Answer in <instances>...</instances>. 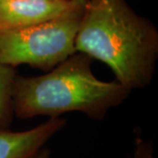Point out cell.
Masks as SVG:
<instances>
[{
    "mask_svg": "<svg viewBox=\"0 0 158 158\" xmlns=\"http://www.w3.org/2000/svg\"><path fill=\"white\" fill-rule=\"evenodd\" d=\"M76 51L107 65L129 90L150 85L158 59V30L127 0H87Z\"/></svg>",
    "mask_w": 158,
    "mask_h": 158,
    "instance_id": "1",
    "label": "cell"
},
{
    "mask_svg": "<svg viewBox=\"0 0 158 158\" xmlns=\"http://www.w3.org/2000/svg\"><path fill=\"white\" fill-rule=\"evenodd\" d=\"M91 61L77 52L44 75H17L12 96L14 114L19 118H57L63 113L79 112L92 119H103L112 108L128 98L131 90L117 80L97 78Z\"/></svg>",
    "mask_w": 158,
    "mask_h": 158,
    "instance_id": "2",
    "label": "cell"
},
{
    "mask_svg": "<svg viewBox=\"0 0 158 158\" xmlns=\"http://www.w3.org/2000/svg\"><path fill=\"white\" fill-rule=\"evenodd\" d=\"M87 0L57 17L22 29L0 33V62L48 71L77 53L76 36Z\"/></svg>",
    "mask_w": 158,
    "mask_h": 158,
    "instance_id": "3",
    "label": "cell"
},
{
    "mask_svg": "<svg viewBox=\"0 0 158 158\" xmlns=\"http://www.w3.org/2000/svg\"><path fill=\"white\" fill-rule=\"evenodd\" d=\"M82 0H0V33L57 17Z\"/></svg>",
    "mask_w": 158,
    "mask_h": 158,
    "instance_id": "4",
    "label": "cell"
},
{
    "mask_svg": "<svg viewBox=\"0 0 158 158\" xmlns=\"http://www.w3.org/2000/svg\"><path fill=\"white\" fill-rule=\"evenodd\" d=\"M65 124L64 118L57 117L21 132L0 128V158L29 157L62 130Z\"/></svg>",
    "mask_w": 158,
    "mask_h": 158,
    "instance_id": "5",
    "label": "cell"
},
{
    "mask_svg": "<svg viewBox=\"0 0 158 158\" xmlns=\"http://www.w3.org/2000/svg\"><path fill=\"white\" fill-rule=\"evenodd\" d=\"M15 68L0 62V128H8L13 117V86Z\"/></svg>",
    "mask_w": 158,
    "mask_h": 158,
    "instance_id": "6",
    "label": "cell"
},
{
    "mask_svg": "<svg viewBox=\"0 0 158 158\" xmlns=\"http://www.w3.org/2000/svg\"><path fill=\"white\" fill-rule=\"evenodd\" d=\"M135 158H156L154 156L152 143L142 140L141 137L135 139Z\"/></svg>",
    "mask_w": 158,
    "mask_h": 158,
    "instance_id": "7",
    "label": "cell"
},
{
    "mask_svg": "<svg viewBox=\"0 0 158 158\" xmlns=\"http://www.w3.org/2000/svg\"><path fill=\"white\" fill-rule=\"evenodd\" d=\"M27 158H50V150L47 148H40Z\"/></svg>",
    "mask_w": 158,
    "mask_h": 158,
    "instance_id": "8",
    "label": "cell"
}]
</instances>
